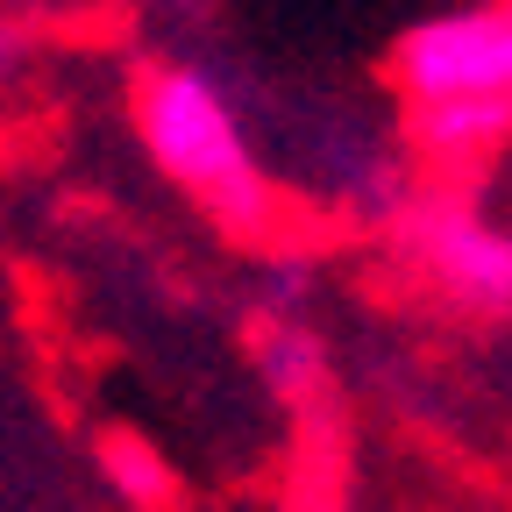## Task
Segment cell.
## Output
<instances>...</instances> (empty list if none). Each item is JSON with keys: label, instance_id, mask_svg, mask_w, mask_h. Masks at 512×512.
<instances>
[{"label": "cell", "instance_id": "obj_6", "mask_svg": "<svg viewBox=\"0 0 512 512\" xmlns=\"http://www.w3.org/2000/svg\"><path fill=\"white\" fill-rule=\"evenodd\" d=\"M100 463H107V477H114V491H121L128 505H143V512H150V505H164V498H171V470L150 456L143 441L114 434V441L100 448Z\"/></svg>", "mask_w": 512, "mask_h": 512}, {"label": "cell", "instance_id": "obj_5", "mask_svg": "<svg viewBox=\"0 0 512 512\" xmlns=\"http://www.w3.org/2000/svg\"><path fill=\"white\" fill-rule=\"evenodd\" d=\"M256 363H264V384L285 406H313L328 392V349H320L299 320H271V335L256 342Z\"/></svg>", "mask_w": 512, "mask_h": 512}, {"label": "cell", "instance_id": "obj_1", "mask_svg": "<svg viewBox=\"0 0 512 512\" xmlns=\"http://www.w3.org/2000/svg\"><path fill=\"white\" fill-rule=\"evenodd\" d=\"M136 136L150 164L200 207L221 235L264 242L278 228V185L256 164L228 93L192 64H150L136 79Z\"/></svg>", "mask_w": 512, "mask_h": 512}, {"label": "cell", "instance_id": "obj_4", "mask_svg": "<svg viewBox=\"0 0 512 512\" xmlns=\"http://www.w3.org/2000/svg\"><path fill=\"white\" fill-rule=\"evenodd\" d=\"M413 128V150L434 157V164H477L491 150L512 143V100H491V93H456V100H420L406 114Z\"/></svg>", "mask_w": 512, "mask_h": 512}, {"label": "cell", "instance_id": "obj_3", "mask_svg": "<svg viewBox=\"0 0 512 512\" xmlns=\"http://www.w3.org/2000/svg\"><path fill=\"white\" fill-rule=\"evenodd\" d=\"M392 79H399L406 107L456 100V93L512 100V0H484V8H456V15L420 22L392 50Z\"/></svg>", "mask_w": 512, "mask_h": 512}, {"label": "cell", "instance_id": "obj_2", "mask_svg": "<svg viewBox=\"0 0 512 512\" xmlns=\"http://www.w3.org/2000/svg\"><path fill=\"white\" fill-rule=\"evenodd\" d=\"M406 264L477 320H512V228L463 192H420L399 207Z\"/></svg>", "mask_w": 512, "mask_h": 512}]
</instances>
